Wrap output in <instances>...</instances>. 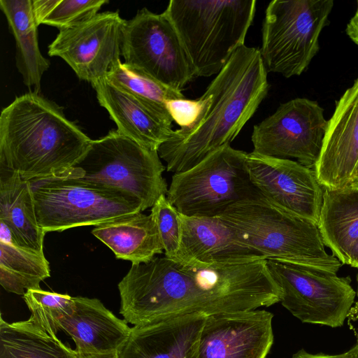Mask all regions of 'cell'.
Returning <instances> with one entry per match:
<instances>
[{"mask_svg":"<svg viewBox=\"0 0 358 358\" xmlns=\"http://www.w3.org/2000/svg\"><path fill=\"white\" fill-rule=\"evenodd\" d=\"M357 3H358V2H357ZM354 17L358 18V6H357V12H356L355 15H354Z\"/></svg>","mask_w":358,"mask_h":358,"instance_id":"obj_37","label":"cell"},{"mask_svg":"<svg viewBox=\"0 0 358 358\" xmlns=\"http://www.w3.org/2000/svg\"><path fill=\"white\" fill-rule=\"evenodd\" d=\"M125 22L118 11L98 13L59 30L48 55L62 58L80 80L92 84L106 78L120 61Z\"/></svg>","mask_w":358,"mask_h":358,"instance_id":"obj_13","label":"cell"},{"mask_svg":"<svg viewBox=\"0 0 358 358\" xmlns=\"http://www.w3.org/2000/svg\"><path fill=\"white\" fill-rule=\"evenodd\" d=\"M150 214L157 226L165 257L176 260L182 236L180 213L166 195H162L151 208Z\"/></svg>","mask_w":358,"mask_h":358,"instance_id":"obj_30","label":"cell"},{"mask_svg":"<svg viewBox=\"0 0 358 358\" xmlns=\"http://www.w3.org/2000/svg\"><path fill=\"white\" fill-rule=\"evenodd\" d=\"M0 358H76V352L31 318L8 323L1 316Z\"/></svg>","mask_w":358,"mask_h":358,"instance_id":"obj_25","label":"cell"},{"mask_svg":"<svg viewBox=\"0 0 358 358\" xmlns=\"http://www.w3.org/2000/svg\"><path fill=\"white\" fill-rule=\"evenodd\" d=\"M92 85L99 104L108 111L122 134L155 151L171 137L174 130L169 114L147 106L106 78Z\"/></svg>","mask_w":358,"mask_h":358,"instance_id":"obj_19","label":"cell"},{"mask_svg":"<svg viewBox=\"0 0 358 358\" xmlns=\"http://www.w3.org/2000/svg\"><path fill=\"white\" fill-rule=\"evenodd\" d=\"M248 153L225 145L200 163L174 173L166 198L182 215L218 217L229 207L264 196L251 181Z\"/></svg>","mask_w":358,"mask_h":358,"instance_id":"obj_7","label":"cell"},{"mask_svg":"<svg viewBox=\"0 0 358 358\" xmlns=\"http://www.w3.org/2000/svg\"><path fill=\"white\" fill-rule=\"evenodd\" d=\"M106 78L147 106L169 114L165 103L170 99L184 98L181 91L169 87L120 61Z\"/></svg>","mask_w":358,"mask_h":358,"instance_id":"obj_27","label":"cell"},{"mask_svg":"<svg viewBox=\"0 0 358 358\" xmlns=\"http://www.w3.org/2000/svg\"><path fill=\"white\" fill-rule=\"evenodd\" d=\"M280 289V303L303 323L332 328L343 325L356 292L350 279L320 267L285 259H266Z\"/></svg>","mask_w":358,"mask_h":358,"instance_id":"obj_10","label":"cell"},{"mask_svg":"<svg viewBox=\"0 0 358 358\" xmlns=\"http://www.w3.org/2000/svg\"><path fill=\"white\" fill-rule=\"evenodd\" d=\"M218 217L241 242L265 259L296 262L336 273L342 266L334 255L325 250L317 224L264 196L231 206Z\"/></svg>","mask_w":358,"mask_h":358,"instance_id":"obj_5","label":"cell"},{"mask_svg":"<svg viewBox=\"0 0 358 358\" xmlns=\"http://www.w3.org/2000/svg\"><path fill=\"white\" fill-rule=\"evenodd\" d=\"M73 312L58 321L59 329L73 340L78 352L118 351L131 328L116 317L98 299L74 296Z\"/></svg>","mask_w":358,"mask_h":358,"instance_id":"obj_20","label":"cell"},{"mask_svg":"<svg viewBox=\"0 0 358 358\" xmlns=\"http://www.w3.org/2000/svg\"><path fill=\"white\" fill-rule=\"evenodd\" d=\"M357 296H358V274H357Z\"/></svg>","mask_w":358,"mask_h":358,"instance_id":"obj_38","label":"cell"},{"mask_svg":"<svg viewBox=\"0 0 358 358\" xmlns=\"http://www.w3.org/2000/svg\"><path fill=\"white\" fill-rule=\"evenodd\" d=\"M92 234L107 245L116 258L131 264L145 263L164 252L152 215L137 213L96 226Z\"/></svg>","mask_w":358,"mask_h":358,"instance_id":"obj_23","label":"cell"},{"mask_svg":"<svg viewBox=\"0 0 358 358\" xmlns=\"http://www.w3.org/2000/svg\"><path fill=\"white\" fill-rule=\"evenodd\" d=\"M348 186L358 188V161L352 174L351 180Z\"/></svg>","mask_w":358,"mask_h":358,"instance_id":"obj_36","label":"cell"},{"mask_svg":"<svg viewBox=\"0 0 358 358\" xmlns=\"http://www.w3.org/2000/svg\"><path fill=\"white\" fill-rule=\"evenodd\" d=\"M318 227L337 259L358 268V188H324Z\"/></svg>","mask_w":358,"mask_h":358,"instance_id":"obj_21","label":"cell"},{"mask_svg":"<svg viewBox=\"0 0 358 358\" xmlns=\"http://www.w3.org/2000/svg\"><path fill=\"white\" fill-rule=\"evenodd\" d=\"M268 87L259 48H239L200 96L203 107L196 121L174 130L159 148L166 170L184 172L230 145L266 98Z\"/></svg>","mask_w":358,"mask_h":358,"instance_id":"obj_2","label":"cell"},{"mask_svg":"<svg viewBox=\"0 0 358 358\" xmlns=\"http://www.w3.org/2000/svg\"><path fill=\"white\" fill-rule=\"evenodd\" d=\"M36 218L46 234L95 225L145 210L122 189L73 176L30 181Z\"/></svg>","mask_w":358,"mask_h":358,"instance_id":"obj_6","label":"cell"},{"mask_svg":"<svg viewBox=\"0 0 358 358\" xmlns=\"http://www.w3.org/2000/svg\"><path fill=\"white\" fill-rule=\"evenodd\" d=\"M206 318L190 314L134 325L119 358H199Z\"/></svg>","mask_w":358,"mask_h":358,"instance_id":"obj_17","label":"cell"},{"mask_svg":"<svg viewBox=\"0 0 358 358\" xmlns=\"http://www.w3.org/2000/svg\"><path fill=\"white\" fill-rule=\"evenodd\" d=\"M327 127L324 109L317 102L305 98L292 99L254 126L252 152L280 159L295 158L301 164L315 168Z\"/></svg>","mask_w":358,"mask_h":358,"instance_id":"obj_12","label":"cell"},{"mask_svg":"<svg viewBox=\"0 0 358 358\" xmlns=\"http://www.w3.org/2000/svg\"><path fill=\"white\" fill-rule=\"evenodd\" d=\"M23 299L31 312V318L48 333L57 335L58 321L64 315L73 312V297L68 294L44 291L40 289L27 290Z\"/></svg>","mask_w":358,"mask_h":358,"instance_id":"obj_29","label":"cell"},{"mask_svg":"<svg viewBox=\"0 0 358 358\" xmlns=\"http://www.w3.org/2000/svg\"><path fill=\"white\" fill-rule=\"evenodd\" d=\"M180 217L182 236L175 262L199 266L265 259L241 242L220 217Z\"/></svg>","mask_w":358,"mask_h":358,"instance_id":"obj_18","label":"cell"},{"mask_svg":"<svg viewBox=\"0 0 358 358\" xmlns=\"http://www.w3.org/2000/svg\"><path fill=\"white\" fill-rule=\"evenodd\" d=\"M0 221L11 230L17 246L41 255L45 233L39 226L31 185L15 172L0 167Z\"/></svg>","mask_w":358,"mask_h":358,"instance_id":"obj_22","label":"cell"},{"mask_svg":"<svg viewBox=\"0 0 358 358\" xmlns=\"http://www.w3.org/2000/svg\"><path fill=\"white\" fill-rule=\"evenodd\" d=\"M333 0H274L265 10L259 48L267 71L301 75L319 50Z\"/></svg>","mask_w":358,"mask_h":358,"instance_id":"obj_8","label":"cell"},{"mask_svg":"<svg viewBox=\"0 0 358 358\" xmlns=\"http://www.w3.org/2000/svg\"><path fill=\"white\" fill-rule=\"evenodd\" d=\"M165 169L157 151L141 145L116 129L92 140L72 176L127 192L146 210L167 194Z\"/></svg>","mask_w":358,"mask_h":358,"instance_id":"obj_9","label":"cell"},{"mask_svg":"<svg viewBox=\"0 0 358 358\" xmlns=\"http://www.w3.org/2000/svg\"><path fill=\"white\" fill-rule=\"evenodd\" d=\"M121 55L124 64L152 79L182 91L195 77L194 69L171 20L146 8L126 20Z\"/></svg>","mask_w":358,"mask_h":358,"instance_id":"obj_11","label":"cell"},{"mask_svg":"<svg viewBox=\"0 0 358 358\" xmlns=\"http://www.w3.org/2000/svg\"><path fill=\"white\" fill-rule=\"evenodd\" d=\"M357 343L358 344V342Z\"/></svg>","mask_w":358,"mask_h":358,"instance_id":"obj_39","label":"cell"},{"mask_svg":"<svg viewBox=\"0 0 358 358\" xmlns=\"http://www.w3.org/2000/svg\"><path fill=\"white\" fill-rule=\"evenodd\" d=\"M165 106L173 121L180 128H187L197 119L203 107V101L201 97L195 100L175 99L166 101Z\"/></svg>","mask_w":358,"mask_h":358,"instance_id":"obj_31","label":"cell"},{"mask_svg":"<svg viewBox=\"0 0 358 358\" xmlns=\"http://www.w3.org/2000/svg\"><path fill=\"white\" fill-rule=\"evenodd\" d=\"M247 166L252 183L269 201L318 224L324 187L315 169L252 152Z\"/></svg>","mask_w":358,"mask_h":358,"instance_id":"obj_14","label":"cell"},{"mask_svg":"<svg viewBox=\"0 0 358 358\" xmlns=\"http://www.w3.org/2000/svg\"><path fill=\"white\" fill-rule=\"evenodd\" d=\"M76 358H119L118 351L108 352H78L76 351Z\"/></svg>","mask_w":358,"mask_h":358,"instance_id":"obj_34","label":"cell"},{"mask_svg":"<svg viewBox=\"0 0 358 358\" xmlns=\"http://www.w3.org/2000/svg\"><path fill=\"white\" fill-rule=\"evenodd\" d=\"M117 287L120 313L134 325L190 314L255 310L279 303L281 296L264 259L198 266L155 257L131 264Z\"/></svg>","mask_w":358,"mask_h":358,"instance_id":"obj_1","label":"cell"},{"mask_svg":"<svg viewBox=\"0 0 358 358\" xmlns=\"http://www.w3.org/2000/svg\"><path fill=\"white\" fill-rule=\"evenodd\" d=\"M273 317L259 309L206 316L199 358H266L273 343Z\"/></svg>","mask_w":358,"mask_h":358,"instance_id":"obj_15","label":"cell"},{"mask_svg":"<svg viewBox=\"0 0 358 358\" xmlns=\"http://www.w3.org/2000/svg\"><path fill=\"white\" fill-rule=\"evenodd\" d=\"M0 242L17 246L11 230L1 221H0Z\"/></svg>","mask_w":358,"mask_h":358,"instance_id":"obj_33","label":"cell"},{"mask_svg":"<svg viewBox=\"0 0 358 358\" xmlns=\"http://www.w3.org/2000/svg\"><path fill=\"white\" fill-rule=\"evenodd\" d=\"M107 0H32L33 12L41 24L59 30L78 24L98 13Z\"/></svg>","mask_w":358,"mask_h":358,"instance_id":"obj_28","label":"cell"},{"mask_svg":"<svg viewBox=\"0 0 358 358\" xmlns=\"http://www.w3.org/2000/svg\"><path fill=\"white\" fill-rule=\"evenodd\" d=\"M255 0H171L164 11L173 24L196 77L218 74L244 45Z\"/></svg>","mask_w":358,"mask_h":358,"instance_id":"obj_4","label":"cell"},{"mask_svg":"<svg viewBox=\"0 0 358 358\" xmlns=\"http://www.w3.org/2000/svg\"><path fill=\"white\" fill-rule=\"evenodd\" d=\"M346 33L351 40L358 45V18L353 17L346 28Z\"/></svg>","mask_w":358,"mask_h":358,"instance_id":"obj_35","label":"cell"},{"mask_svg":"<svg viewBox=\"0 0 358 358\" xmlns=\"http://www.w3.org/2000/svg\"><path fill=\"white\" fill-rule=\"evenodd\" d=\"M90 139L40 93L16 97L0 115V167L27 181L68 176Z\"/></svg>","mask_w":358,"mask_h":358,"instance_id":"obj_3","label":"cell"},{"mask_svg":"<svg viewBox=\"0 0 358 358\" xmlns=\"http://www.w3.org/2000/svg\"><path fill=\"white\" fill-rule=\"evenodd\" d=\"M292 358H358V344L356 343L349 350L338 355L311 354L301 349L294 353Z\"/></svg>","mask_w":358,"mask_h":358,"instance_id":"obj_32","label":"cell"},{"mask_svg":"<svg viewBox=\"0 0 358 358\" xmlns=\"http://www.w3.org/2000/svg\"><path fill=\"white\" fill-rule=\"evenodd\" d=\"M8 28L15 41L16 67L24 84L40 93L41 78L50 67L38 43V27L33 12L32 0H0Z\"/></svg>","mask_w":358,"mask_h":358,"instance_id":"obj_24","label":"cell"},{"mask_svg":"<svg viewBox=\"0 0 358 358\" xmlns=\"http://www.w3.org/2000/svg\"><path fill=\"white\" fill-rule=\"evenodd\" d=\"M50 275L44 255L0 242V283L7 292L24 295Z\"/></svg>","mask_w":358,"mask_h":358,"instance_id":"obj_26","label":"cell"},{"mask_svg":"<svg viewBox=\"0 0 358 358\" xmlns=\"http://www.w3.org/2000/svg\"><path fill=\"white\" fill-rule=\"evenodd\" d=\"M357 161L358 78L336 102L314 169L324 188L341 189L349 185Z\"/></svg>","mask_w":358,"mask_h":358,"instance_id":"obj_16","label":"cell"}]
</instances>
